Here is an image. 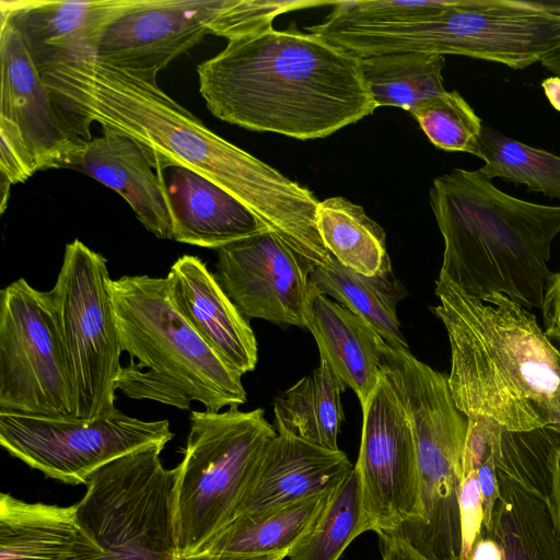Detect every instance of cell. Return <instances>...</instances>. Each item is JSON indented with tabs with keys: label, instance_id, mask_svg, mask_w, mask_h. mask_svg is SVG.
<instances>
[{
	"label": "cell",
	"instance_id": "6da1fadb",
	"mask_svg": "<svg viewBox=\"0 0 560 560\" xmlns=\"http://www.w3.org/2000/svg\"><path fill=\"white\" fill-rule=\"evenodd\" d=\"M54 106L75 139L97 122L140 143L158 172L187 167L235 196L314 266L331 254L319 235L318 199L306 187L208 129L147 80L92 54L39 69Z\"/></svg>",
	"mask_w": 560,
	"mask_h": 560
},
{
	"label": "cell",
	"instance_id": "7a4b0ae2",
	"mask_svg": "<svg viewBox=\"0 0 560 560\" xmlns=\"http://www.w3.org/2000/svg\"><path fill=\"white\" fill-rule=\"evenodd\" d=\"M197 73L212 115L255 131L325 138L376 108L361 58L294 26L230 39Z\"/></svg>",
	"mask_w": 560,
	"mask_h": 560
},
{
	"label": "cell",
	"instance_id": "3957f363",
	"mask_svg": "<svg viewBox=\"0 0 560 560\" xmlns=\"http://www.w3.org/2000/svg\"><path fill=\"white\" fill-rule=\"evenodd\" d=\"M451 347L448 386L467 419L524 432L560 419V350L536 316L502 294L477 299L446 277L435 282Z\"/></svg>",
	"mask_w": 560,
	"mask_h": 560
},
{
	"label": "cell",
	"instance_id": "277c9868",
	"mask_svg": "<svg viewBox=\"0 0 560 560\" xmlns=\"http://www.w3.org/2000/svg\"><path fill=\"white\" fill-rule=\"evenodd\" d=\"M430 206L444 241L440 275L470 296L498 293L541 310L560 206L515 198L464 168L434 178Z\"/></svg>",
	"mask_w": 560,
	"mask_h": 560
},
{
	"label": "cell",
	"instance_id": "5b68a950",
	"mask_svg": "<svg viewBox=\"0 0 560 560\" xmlns=\"http://www.w3.org/2000/svg\"><path fill=\"white\" fill-rule=\"evenodd\" d=\"M121 350L130 361L115 387L133 399L205 410L246 401L242 375L229 368L171 304L164 278L122 276L110 282Z\"/></svg>",
	"mask_w": 560,
	"mask_h": 560
},
{
	"label": "cell",
	"instance_id": "8992f818",
	"mask_svg": "<svg viewBox=\"0 0 560 560\" xmlns=\"http://www.w3.org/2000/svg\"><path fill=\"white\" fill-rule=\"evenodd\" d=\"M154 444L119 457L88 480L78 536L59 560H178L175 486Z\"/></svg>",
	"mask_w": 560,
	"mask_h": 560
},
{
	"label": "cell",
	"instance_id": "52a82bcc",
	"mask_svg": "<svg viewBox=\"0 0 560 560\" xmlns=\"http://www.w3.org/2000/svg\"><path fill=\"white\" fill-rule=\"evenodd\" d=\"M175 486L179 556L199 551L233 517L264 448L277 434L261 408L191 411Z\"/></svg>",
	"mask_w": 560,
	"mask_h": 560
},
{
	"label": "cell",
	"instance_id": "ba28073f",
	"mask_svg": "<svg viewBox=\"0 0 560 560\" xmlns=\"http://www.w3.org/2000/svg\"><path fill=\"white\" fill-rule=\"evenodd\" d=\"M375 54L460 55L525 69L560 48V7L515 0H453L425 20L376 28Z\"/></svg>",
	"mask_w": 560,
	"mask_h": 560
},
{
	"label": "cell",
	"instance_id": "9c48e42d",
	"mask_svg": "<svg viewBox=\"0 0 560 560\" xmlns=\"http://www.w3.org/2000/svg\"><path fill=\"white\" fill-rule=\"evenodd\" d=\"M106 259L79 240L66 245L48 291L69 360L75 419L96 421L118 411L115 384L122 352Z\"/></svg>",
	"mask_w": 560,
	"mask_h": 560
},
{
	"label": "cell",
	"instance_id": "30bf717a",
	"mask_svg": "<svg viewBox=\"0 0 560 560\" xmlns=\"http://www.w3.org/2000/svg\"><path fill=\"white\" fill-rule=\"evenodd\" d=\"M0 411L75 419L71 369L49 293L23 278L0 292Z\"/></svg>",
	"mask_w": 560,
	"mask_h": 560
},
{
	"label": "cell",
	"instance_id": "8fae6325",
	"mask_svg": "<svg viewBox=\"0 0 560 560\" xmlns=\"http://www.w3.org/2000/svg\"><path fill=\"white\" fill-rule=\"evenodd\" d=\"M558 443L547 428L500 429L494 465L498 494L469 560H560L550 497V456Z\"/></svg>",
	"mask_w": 560,
	"mask_h": 560
},
{
	"label": "cell",
	"instance_id": "7c38bea8",
	"mask_svg": "<svg viewBox=\"0 0 560 560\" xmlns=\"http://www.w3.org/2000/svg\"><path fill=\"white\" fill-rule=\"evenodd\" d=\"M167 420L143 421L121 411L96 421L0 411V444L49 478L86 485L106 464L154 444L166 445Z\"/></svg>",
	"mask_w": 560,
	"mask_h": 560
},
{
	"label": "cell",
	"instance_id": "4fadbf2b",
	"mask_svg": "<svg viewBox=\"0 0 560 560\" xmlns=\"http://www.w3.org/2000/svg\"><path fill=\"white\" fill-rule=\"evenodd\" d=\"M362 408L358 460L364 510L378 536L420 522L417 448L402 404L387 376Z\"/></svg>",
	"mask_w": 560,
	"mask_h": 560
},
{
	"label": "cell",
	"instance_id": "5bb4252c",
	"mask_svg": "<svg viewBox=\"0 0 560 560\" xmlns=\"http://www.w3.org/2000/svg\"><path fill=\"white\" fill-rule=\"evenodd\" d=\"M217 279L246 318L304 327L315 267L268 230L217 249Z\"/></svg>",
	"mask_w": 560,
	"mask_h": 560
},
{
	"label": "cell",
	"instance_id": "9a60e30c",
	"mask_svg": "<svg viewBox=\"0 0 560 560\" xmlns=\"http://www.w3.org/2000/svg\"><path fill=\"white\" fill-rule=\"evenodd\" d=\"M0 138L16 147L35 172L69 167L85 140L66 129L28 47L1 16Z\"/></svg>",
	"mask_w": 560,
	"mask_h": 560
},
{
	"label": "cell",
	"instance_id": "2e32d148",
	"mask_svg": "<svg viewBox=\"0 0 560 560\" xmlns=\"http://www.w3.org/2000/svg\"><path fill=\"white\" fill-rule=\"evenodd\" d=\"M220 0H136L109 22L94 56L156 81V74L210 33Z\"/></svg>",
	"mask_w": 560,
	"mask_h": 560
},
{
	"label": "cell",
	"instance_id": "e0dca14e",
	"mask_svg": "<svg viewBox=\"0 0 560 560\" xmlns=\"http://www.w3.org/2000/svg\"><path fill=\"white\" fill-rule=\"evenodd\" d=\"M352 468L342 451L277 429L246 482L234 517L330 493Z\"/></svg>",
	"mask_w": 560,
	"mask_h": 560
},
{
	"label": "cell",
	"instance_id": "ac0fdd59",
	"mask_svg": "<svg viewBox=\"0 0 560 560\" xmlns=\"http://www.w3.org/2000/svg\"><path fill=\"white\" fill-rule=\"evenodd\" d=\"M164 279L171 304L219 358L241 375L253 371L258 358L255 335L205 262L184 255Z\"/></svg>",
	"mask_w": 560,
	"mask_h": 560
},
{
	"label": "cell",
	"instance_id": "d6986e66",
	"mask_svg": "<svg viewBox=\"0 0 560 560\" xmlns=\"http://www.w3.org/2000/svg\"><path fill=\"white\" fill-rule=\"evenodd\" d=\"M85 140L69 167H75L119 194L143 226L160 238L173 240L168 190L145 149L108 127Z\"/></svg>",
	"mask_w": 560,
	"mask_h": 560
},
{
	"label": "cell",
	"instance_id": "ffe728a7",
	"mask_svg": "<svg viewBox=\"0 0 560 560\" xmlns=\"http://www.w3.org/2000/svg\"><path fill=\"white\" fill-rule=\"evenodd\" d=\"M136 0L1 1V16L22 35L38 69L94 54L105 26Z\"/></svg>",
	"mask_w": 560,
	"mask_h": 560
},
{
	"label": "cell",
	"instance_id": "44dd1931",
	"mask_svg": "<svg viewBox=\"0 0 560 560\" xmlns=\"http://www.w3.org/2000/svg\"><path fill=\"white\" fill-rule=\"evenodd\" d=\"M165 170L174 241L218 249L270 230L241 200L207 177L179 165Z\"/></svg>",
	"mask_w": 560,
	"mask_h": 560
},
{
	"label": "cell",
	"instance_id": "7402d4cb",
	"mask_svg": "<svg viewBox=\"0 0 560 560\" xmlns=\"http://www.w3.org/2000/svg\"><path fill=\"white\" fill-rule=\"evenodd\" d=\"M304 323L336 377L357 395L361 407L382 377V342L375 329L310 282Z\"/></svg>",
	"mask_w": 560,
	"mask_h": 560
},
{
	"label": "cell",
	"instance_id": "603a6c76",
	"mask_svg": "<svg viewBox=\"0 0 560 560\" xmlns=\"http://www.w3.org/2000/svg\"><path fill=\"white\" fill-rule=\"evenodd\" d=\"M310 282L369 323L389 347L409 351L397 316V304L406 292L392 270L365 276L331 255L326 264L312 269Z\"/></svg>",
	"mask_w": 560,
	"mask_h": 560
},
{
	"label": "cell",
	"instance_id": "cb8c5ba5",
	"mask_svg": "<svg viewBox=\"0 0 560 560\" xmlns=\"http://www.w3.org/2000/svg\"><path fill=\"white\" fill-rule=\"evenodd\" d=\"M78 536L77 505L0 495V560H59Z\"/></svg>",
	"mask_w": 560,
	"mask_h": 560
},
{
	"label": "cell",
	"instance_id": "d4e9b609",
	"mask_svg": "<svg viewBox=\"0 0 560 560\" xmlns=\"http://www.w3.org/2000/svg\"><path fill=\"white\" fill-rule=\"evenodd\" d=\"M330 493L235 516L197 552L289 553L312 527Z\"/></svg>",
	"mask_w": 560,
	"mask_h": 560
},
{
	"label": "cell",
	"instance_id": "484cf974",
	"mask_svg": "<svg viewBox=\"0 0 560 560\" xmlns=\"http://www.w3.org/2000/svg\"><path fill=\"white\" fill-rule=\"evenodd\" d=\"M346 386L328 365L319 366L275 398L277 429L305 441L337 451L343 420L340 395Z\"/></svg>",
	"mask_w": 560,
	"mask_h": 560
},
{
	"label": "cell",
	"instance_id": "4316f807",
	"mask_svg": "<svg viewBox=\"0 0 560 560\" xmlns=\"http://www.w3.org/2000/svg\"><path fill=\"white\" fill-rule=\"evenodd\" d=\"M316 223L325 247L341 265L365 276L392 270L385 232L361 206L327 198L318 203Z\"/></svg>",
	"mask_w": 560,
	"mask_h": 560
},
{
	"label": "cell",
	"instance_id": "83f0119b",
	"mask_svg": "<svg viewBox=\"0 0 560 560\" xmlns=\"http://www.w3.org/2000/svg\"><path fill=\"white\" fill-rule=\"evenodd\" d=\"M444 65V56L412 51L361 58L362 73L375 106H394L409 113L420 102L446 91Z\"/></svg>",
	"mask_w": 560,
	"mask_h": 560
},
{
	"label": "cell",
	"instance_id": "f1b7e54d",
	"mask_svg": "<svg viewBox=\"0 0 560 560\" xmlns=\"http://www.w3.org/2000/svg\"><path fill=\"white\" fill-rule=\"evenodd\" d=\"M373 530L363 504L359 474L353 466L330 493L308 532L290 549V560H339L359 535Z\"/></svg>",
	"mask_w": 560,
	"mask_h": 560
},
{
	"label": "cell",
	"instance_id": "f546056e",
	"mask_svg": "<svg viewBox=\"0 0 560 560\" xmlns=\"http://www.w3.org/2000/svg\"><path fill=\"white\" fill-rule=\"evenodd\" d=\"M479 168L487 178L524 185L529 191L560 199V156L505 137L489 127L482 129Z\"/></svg>",
	"mask_w": 560,
	"mask_h": 560
},
{
	"label": "cell",
	"instance_id": "4dcf8cb0",
	"mask_svg": "<svg viewBox=\"0 0 560 560\" xmlns=\"http://www.w3.org/2000/svg\"><path fill=\"white\" fill-rule=\"evenodd\" d=\"M410 114L436 148L478 158L483 125L457 91H445L424 100Z\"/></svg>",
	"mask_w": 560,
	"mask_h": 560
},
{
	"label": "cell",
	"instance_id": "1f68e13d",
	"mask_svg": "<svg viewBox=\"0 0 560 560\" xmlns=\"http://www.w3.org/2000/svg\"><path fill=\"white\" fill-rule=\"evenodd\" d=\"M545 332L560 342V272H555L541 307Z\"/></svg>",
	"mask_w": 560,
	"mask_h": 560
},
{
	"label": "cell",
	"instance_id": "d6a6232c",
	"mask_svg": "<svg viewBox=\"0 0 560 560\" xmlns=\"http://www.w3.org/2000/svg\"><path fill=\"white\" fill-rule=\"evenodd\" d=\"M382 539V560H430L397 534H385Z\"/></svg>",
	"mask_w": 560,
	"mask_h": 560
},
{
	"label": "cell",
	"instance_id": "836d02e7",
	"mask_svg": "<svg viewBox=\"0 0 560 560\" xmlns=\"http://www.w3.org/2000/svg\"><path fill=\"white\" fill-rule=\"evenodd\" d=\"M549 497L555 525L560 538V441L550 456Z\"/></svg>",
	"mask_w": 560,
	"mask_h": 560
},
{
	"label": "cell",
	"instance_id": "e575fe53",
	"mask_svg": "<svg viewBox=\"0 0 560 560\" xmlns=\"http://www.w3.org/2000/svg\"><path fill=\"white\" fill-rule=\"evenodd\" d=\"M287 557L288 553L285 552L244 555L200 551L187 556H179L178 560H284Z\"/></svg>",
	"mask_w": 560,
	"mask_h": 560
},
{
	"label": "cell",
	"instance_id": "d590c367",
	"mask_svg": "<svg viewBox=\"0 0 560 560\" xmlns=\"http://www.w3.org/2000/svg\"><path fill=\"white\" fill-rule=\"evenodd\" d=\"M544 93L551 106L560 112V77H548L541 82Z\"/></svg>",
	"mask_w": 560,
	"mask_h": 560
},
{
	"label": "cell",
	"instance_id": "8d00e7d4",
	"mask_svg": "<svg viewBox=\"0 0 560 560\" xmlns=\"http://www.w3.org/2000/svg\"><path fill=\"white\" fill-rule=\"evenodd\" d=\"M540 63L547 70L560 77V48L544 57Z\"/></svg>",
	"mask_w": 560,
	"mask_h": 560
},
{
	"label": "cell",
	"instance_id": "74e56055",
	"mask_svg": "<svg viewBox=\"0 0 560 560\" xmlns=\"http://www.w3.org/2000/svg\"><path fill=\"white\" fill-rule=\"evenodd\" d=\"M10 182L0 176V191H1V213L5 210L7 200L9 198Z\"/></svg>",
	"mask_w": 560,
	"mask_h": 560
},
{
	"label": "cell",
	"instance_id": "f35d334b",
	"mask_svg": "<svg viewBox=\"0 0 560 560\" xmlns=\"http://www.w3.org/2000/svg\"><path fill=\"white\" fill-rule=\"evenodd\" d=\"M548 429L557 435L560 441V419L557 423L549 425Z\"/></svg>",
	"mask_w": 560,
	"mask_h": 560
}]
</instances>
